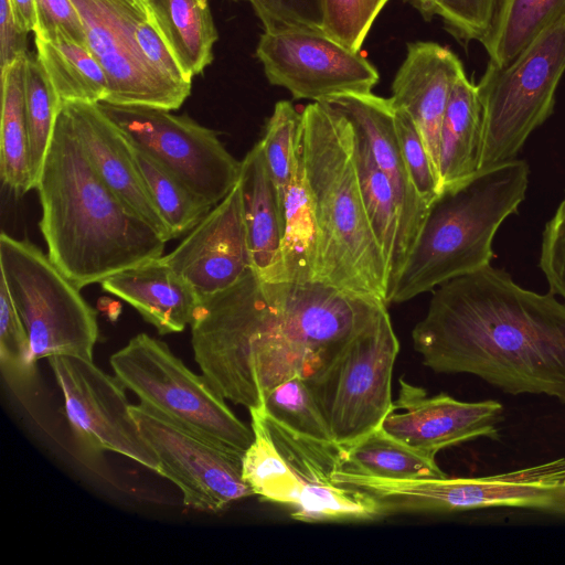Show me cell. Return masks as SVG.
Here are the masks:
<instances>
[{"label": "cell", "instance_id": "obj_3", "mask_svg": "<svg viewBox=\"0 0 565 565\" xmlns=\"http://www.w3.org/2000/svg\"><path fill=\"white\" fill-rule=\"evenodd\" d=\"M190 326L202 375L221 397L248 409L262 406L279 383L308 379L322 365L252 268L230 288L202 298Z\"/></svg>", "mask_w": 565, "mask_h": 565}, {"label": "cell", "instance_id": "obj_20", "mask_svg": "<svg viewBox=\"0 0 565 565\" xmlns=\"http://www.w3.org/2000/svg\"><path fill=\"white\" fill-rule=\"evenodd\" d=\"M462 71L460 60L448 47L418 41L407 45L392 84L390 102L414 120L438 178L441 124L452 85Z\"/></svg>", "mask_w": 565, "mask_h": 565}, {"label": "cell", "instance_id": "obj_34", "mask_svg": "<svg viewBox=\"0 0 565 565\" xmlns=\"http://www.w3.org/2000/svg\"><path fill=\"white\" fill-rule=\"evenodd\" d=\"M24 104L29 130V161L33 189L46 157L62 105L36 54L25 65Z\"/></svg>", "mask_w": 565, "mask_h": 565}, {"label": "cell", "instance_id": "obj_19", "mask_svg": "<svg viewBox=\"0 0 565 565\" xmlns=\"http://www.w3.org/2000/svg\"><path fill=\"white\" fill-rule=\"evenodd\" d=\"M62 108L102 181L135 215L170 241L168 227L145 186L131 143L122 131L98 103L64 102Z\"/></svg>", "mask_w": 565, "mask_h": 565}, {"label": "cell", "instance_id": "obj_41", "mask_svg": "<svg viewBox=\"0 0 565 565\" xmlns=\"http://www.w3.org/2000/svg\"><path fill=\"white\" fill-rule=\"evenodd\" d=\"M264 31L310 29L322 31V0H247Z\"/></svg>", "mask_w": 565, "mask_h": 565}, {"label": "cell", "instance_id": "obj_30", "mask_svg": "<svg viewBox=\"0 0 565 565\" xmlns=\"http://www.w3.org/2000/svg\"><path fill=\"white\" fill-rule=\"evenodd\" d=\"M352 125L353 156L360 191L371 227L386 260L390 292L399 234L397 202L392 184L377 166L363 131L353 122Z\"/></svg>", "mask_w": 565, "mask_h": 565}, {"label": "cell", "instance_id": "obj_12", "mask_svg": "<svg viewBox=\"0 0 565 565\" xmlns=\"http://www.w3.org/2000/svg\"><path fill=\"white\" fill-rule=\"evenodd\" d=\"M82 18L87 45L108 78L105 102L177 110L190 96L146 58L139 30L151 18L148 0H72Z\"/></svg>", "mask_w": 565, "mask_h": 565}, {"label": "cell", "instance_id": "obj_42", "mask_svg": "<svg viewBox=\"0 0 565 565\" xmlns=\"http://www.w3.org/2000/svg\"><path fill=\"white\" fill-rule=\"evenodd\" d=\"M539 266L550 294L565 300V195L543 231Z\"/></svg>", "mask_w": 565, "mask_h": 565}, {"label": "cell", "instance_id": "obj_9", "mask_svg": "<svg viewBox=\"0 0 565 565\" xmlns=\"http://www.w3.org/2000/svg\"><path fill=\"white\" fill-rule=\"evenodd\" d=\"M398 350L386 306L315 374L305 379L341 448L379 428L391 409Z\"/></svg>", "mask_w": 565, "mask_h": 565}, {"label": "cell", "instance_id": "obj_39", "mask_svg": "<svg viewBox=\"0 0 565 565\" xmlns=\"http://www.w3.org/2000/svg\"><path fill=\"white\" fill-rule=\"evenodd\" d=\"M500 3L501 0H427L428 20L437 15L458 40L482 43Z\"/></svg>", "mask_w": 565, "mask_h": 565}, {"label": "cell", "instance_id": "obj_45", "mask_svg": "<svg viewBox=\"0 0 565 565\" xmlns=\"http://www.w3.org/2000/svg\"><path fill=\"white\" fill-rule=\"evenodd\" d=\"M15 20L20 29L30 33L35 29V0H11Z\"/></svg>", "mask_w": 565, "mask_h": 565}, {"label": "cell", "instance_id": "obj_31", "mask_svg": "<svg viewBox=\"0 0 565 565\" xmlns=\"http://www.w3.org/2000/svg\"><path fill=\"white\" fill-rule=\"evenodd\" d=\"M254 438L242 458V476L254 495L291 509L303 481L279 451L258 408L248 409Z\"/></svg>", "mask_w": 565, "mask_h": 565}, {"label": "cell", "instance_id": "obj_43", "mask_svg": "<svg viewBox=\"0 0 565 565\" xmlns=\"http://www.w3.org/2000/svg\"><path fill=\"white\" fill-rule=\"evenodd\" d=\"M34 35L63 31L73 40L86 44V34L79 12L72 0H35Z\"/></svg>", "mask_w": 565, "mask_h": 565}, {"label": "cell", "instance_id": "obj_40", "mask_svg": "<svg viewBox=\"0 0 565 565\" xmlns=\"http://www.w3.org/2000/svg\"><path fill=\"white\" fill-rule=\"evenodd\" d=\"M393 109L403 159L418 195L430 207L440 195L438 174L412 117L402 108Z\"/></svg>", "mask_w": 565, "mask_h": 565}, {"label": "cell", "instance_id": "obj_7", "mask_svg": "<svg viewBox=\"0 0 565 565\" xmlns=\"http://www.w3.org/2000/svg\"><path fill=\"white\" fill-rule=\"evenodd\" d=\"M0 273L35 362L54 355L93 361L99 334L97 312L47 254L3 232Z\"/></svg>", "mask_w": 565, "mask_h": 565}, {"label": "cell", "instance_id": "obj_32", "mask_svg": "<svg viewBox=\"0 0 565 565\" xmlns=\"http://www.w3.org/2000/svg\"><path fill=\"white\" fill-rule=\"evenodd\" d=\"M131 147L145 186L168 227L170 239L191 232L212 207L152 157L132 143Z\"/></svg>", "mask_w": 565, "mask_h": 565}, {"label": "cell", "instance_id": "obj_6", "mask_svg": "<svg viewBox=\"0 0 565 565\" xmlns=\"http://www.w3.org/2000/svg\"><path fill=\"white\" fill-rule=\"evenodd\" d=\"M337 481L371 495L382 518L488 508L565 515V458L486 477L391 480L340 471Z\"/></svg>", "mask_w": 565, "mask_h": 565}, {"label": "cell", "instance_id": "obj_22", "mask_svg": "<svg viewBox=\"0 0 565 565\" xmlns=\"http://www.w3.org/2000/svg\"><path fill=\"white\" fill-rule=\"evenodd\" d=\"M241 163L238 184L250 268L263 281H284L280 207L259 142Z\"/></svg>", "mask_w": 565, "mask_h": 565}, {"label": "cell", "instance_id": "obj_21", "mask_svg": "<svg viewBox=\"0 0 565 565\" xmlns=\"http://www.w3.org/2000/svg\"><path fill=\"white\" fill-rule=\"evenodd\" d=\"M100 286L134 307L161 335L183 331L201 301L194 288L162 256L118 271Z\"/></svg>", "mask_w": 565, "mask_h": 565}, {"label": "cell", "instance_id": "obj_5", "mask_svg": "<svg viewBox=\"0 0 565 565\" xmlns=\"http://www.w3.org/2000/svg\"><path fill=\"white\" fill-rule=\"evenodd\" d=\"M529 177L526 161L515 158L480 169L444 190L429 209L387 305L490 265L494 235L524 201Z\"/></svg>", "mask_w": 565, "mask_h": 565}, {"label": "cell", "instance_id": "obj_15", "mask_svg": "<svg viewBox=\"0 0 565 565\" xmlns=\"http://www.w3.org/2000/svg\"><path fill=\"white\" fill-rule=\"evenodd\" d=\"M49 364L79 445L90 452L120 454L157 472L158 459L130 412L124 383L85 359L54 355Z\"/></svg>", "mask_w": 565, "mask_h": 565}, {"label": "cell", "instance_id": "obj_4", "mask_svg": "<svg viewBox=\"0 0 565 565\" xmlns=\"http://www.w3.org/2000/svg\"><path fill=\"white\" fill-rule=\"evenodd\" d=\"M354 128L338 109L313 102L297 138L317 223L312 281L387 303L388 271L362 200L353 156Z\"/></svg>", "mask_w": 565, "mask_h": 565}, {"label": "cell", "instance_id": "obj_8", "mask_svg": "<svg viewBox=\"0 0 565 565\" xmlns=\"http://www.w3.org/2000/svg\"><path fill=\"white\" fill-rule=\"evenodd\" d=\"M565 73V20L544 30L508 66L488 63L477 84L482 107L479 170L516 158L553 113Z\"/></svg>", "mask_w": 565, "mask_h": 565}, {"label": "cell", "instance_id": "obj_16", "mask_svg": "<svg viewBox=\"0 0 565 565\" xmlns=\"http://www.w3.org/2000/svg\"><path fill=\"white\" fill-rule=\"evenodd\" d=\"M398 395L381 428L416 451L436 458L444 448L480 437L499 440L503 406L497 401L461 402L447 394L428 396L399 379Z\"/></svg>", "mask_w": 565, "mask_h": 565}, {"label": "cell", "instance_id": "obj_2", "mask_svg": "<svg viewBox=\"0 0 565 565\" xmlns=\"http://www.w3.org/2000/svg\"><path fill=\"white\" fill-rule=\"evenodd\" d=\"M34 189L47 255L78 288L163 255L167 241L97 175L62 105Z\"/></svg>", "mask_w": 565, "mask_h": 565}, {"label": "cell", "instance_id": "obj_37", "mask_svg": "<svg viewBox=\"0 0 565 565\" xmlns=\"http://www.w3.org/2000/svg\"><path fill=\"white\" fill-rule=\"evenodd\" d=\"M301 113L288 100L275 104L263 138L258 141L271 177L279 207L290 182Z\"/></svg>", "mask_w": 565, "mask_h": 565}, {"label": "cell", "instance_id": "obj_44", "mask_svg": "<svg viewBox=\"0 0 565 565\" xmlns=\"http://www.w3.org/2000/svg\"><path fill=\"white\" fill-rule=\"evenodd\" d=\"M28 53V33L17 23L11 0H0V71Z\"/></svg>", "mask_w": 565, "mask_h": 565}, {"label": "cell", "instance_id": "obj_27", "mask_svg": "<svg viewBox=\"0 0 565 565\" xmlns=\"http://www.w3.org/2000/svg\"><path fill=\"white\" fill-rule=\"evenodd\" d=\"M28 54L15 58L0 71V175L2 183L15 195H22L33 189L29 161V130L24 104V79Z\"/></svg>", "mask_w": 565, "mask_h": 565}, {"label": "cell", "instance_id": "obj_28", "mask_svg": "<svg viewBox=\"0 0 565 565\" xmlns=\"http://www.w3.org/2000/svg\"><path fill=\"white\" fill-rule=\"evenodd\" d=\"M340 456L339 469L375 478L414 480L447 476L435 458L416 451L381 427L341 448Z\"/></svg>", "mask_w": 565, "mask_h": 565}, {"label": "cell", "instance_id": "obj_36", "mask_svg": "<svg viewBox=\"0 0 565 565\" xmlns=\"http://www.w3.org/2000/svg\"><path fill=\"white\" fill-rule=\"evenodd\" d=\"M35 363L24 324L0 279V364L3 377L17 394L34 384Z\"/></svg>", "mask_w": 565, "mask_h": 565}, {"label": "cell", "instance_id": "obj_35", "mask_svg": "<svg viewBox=\"0 0 565 565\" xmlns=\"http://www.w3.org/2000/svg\"><path fill=\"white\" fill-rule=\"evenodd\" d=\"M291 518L301 522L374 521L382 519L367 493L332 481L303 482Z\"/></svg>", "mask_w": 565, "mask_h": 565}, {"label": "cell", "instance_id": "obj_1", "mask_svg": "<svg viewBox=\"0 0 565 565\" xmlns=\"http://www.w3.org/2000/svg\"><path fill=\"white\" fill-rule=\"evenodd\" d=\"M425 366L469 373L502 391L565 405V303L488 265L434 291L412 332Z\"/></svg>", "mask_w": 565, "mask_h": 565}, {"label": "cell", "instance_id": "obj_24", "mask_svg": "<svg viewBox=\"0 0 565 565\" xmlns=\"http://www.w3.org/2000/svg\"><path fill=\"white\" fill-rule=\"evenodd\" d=\"M156 26L185 77L200 75L213 61L218 33L209 0H148Z\"/></svg>", "mask_w": 565, "mask_h": 565}, {"label": "cell", "instance_id": "obj_10", "mask_svg": "<svg viewBox=\"0 0 565 565\" xmlns=\"http://www.w3.org/2000/svg\"><path fill=\"white\" fill-rule=\"evenodd\" d=\"M115 375L141 403L212 443L244 455L246 426L204 375L192 372L162 341L139 333L109 359Z\"/></svg>", "mask_w": 565, "mask_h": 565}, {"label": "cell", "instance_id": "obj_47", "mask_svg": "<svg viewBox=\"0 0 565 565\" xmlns=\"http://www.w3.org/2000/svg\"><path fill=\"white\" fill-rule=\"evenodd\" d=\"M233 1H239V0H233Z\"/></svg>", "mask_w": 565, "mask_h": 565}, {"label": "cell", "instance_id": "obj_33", "mask_svg": "<svg viewBox=\"0 0 565 565\" xmlns=\"http://www.w3.org/2000/svg\"><path fill=\"white\" fill-rule=\"evenodd\" d=\"M263 416L303 439L338 446L303 377L295 376L271 388L257 407Z\"/></svg>", "mask_w": 565, "mask_h": 565}, {"label": "cell", "instance_id": "obj_17", "mask_svg": "<svg viewBox=\"0 0 565 565\" xmlns=\"http://www.w3.org/2000/svg\"><path fill=\"white\" fill-rule=\"evenodd\" d=\"M162 259L201 299L230 288L250 269L238 182Z\"/></svg>", "mask_w": 565, "mask_h": 565}, {"label": "cell", "instance_id": "obj_26", "mask_svg": "<svg viewBox=\"0 0 565 565\" xmlns=\"http://www.w3.org/2000/svg\"><path fill=\"white\" fill-rule=\"evenodd\" d=\"M280 216L284 281H312L317 223L297 141L292 174L281 202Z\"/></svg>", "mask_w": 565, "mask_h": 565}, {"label": "cell", "instance_id": "obj_23", "mask_svg": "<svg viewBox=\"0 0 565 565\" xmlns=\"http://www.w3.org/2000/svg\"><path fill=\"white\" fill-rule=\"evenodd\" d=\"M481 139L482 107L478 86L462 71L452 85L440 129V193L479 170Z\"/></svg>", "mask_w": 565, "mask_h": 565}, {"label": "cell", "instance_id": "obj_18", "mask_svg": "<svg viewBox=\"0 0 565 565\" xmlns=\"http://www.w3.org/2000/svg\"><path fill=\"white\" fill-rule=\"evenodd\" d=\"M322 103L341 111L363 131L377 166L392 184L398 207L399 234L391 291L430 207L418 195L403 159L390 98L371 92L338 95Z\"/></svg>", "mask_w": 565, "mask_h": 565}, {"label": "cell", "instance_id": "obj_38", "mask_svg": "<svg viewBox=\"0 0 565 565\" xmlns=\"http://www.w3.org/2000/svg\"><path fill=\"white\" fill-rule=\"evenodd\" d=\"M388 0H322V31L360 52L369 31Z\"/></svg>", "mask_w": 565, "mask_h": 565}, {"label": "cell", "instance_id": "obj_29", "mask_svg": "<svg viewBox=\"0 0 565 565\" xmlns=\"http://www.w3.org/2000/svg\"><path fill=\"white\" fill-rule=\"evenodd\" d=\"M565 20V0H501L492 28L481 43L489 64L508 66L539 34Z\"/></svg>", "mask_w": 565, "mask_h": 565}, {"label": "cell", "instance_id": "obj_11", "mask_svg": "<svg viewBox=\"0 0 565 565\" xmlns=\"http://www.w3.org/2000/svg\"><path fill=\"white\" fill-rule=\"evenodd\" d=\"M126 138L186 184L211 207L236 185L242 163L217 132L188 115L149 106L98 103Z\"/></svg>", "mask_w": 565, "mask_h": 565}, {"label": "cell", "instance_id": "obj_14", "mask_svg": "<svg viewBox=\"0 0 565 565\" xmlns=\"http://www.w3.org/2000/svg\"><path fill=\"white\" fill-rule=\"evenodd\" d=\"M256 56L271 85L295 99L317 103L343 94H366L379 82L376 68L323 31L287 29L264 31Z\"/></svg>", "mask_w": 565, "mask_h": 565}, {"label": "cell", "instance_id": "obj_46", "mask_svg": "<svg viewBox=\"0 0 565 565\" xmlns=\"http://www.w3.org/2000/svg\"><path fill=\"white\" fill-rule=\"evenodd\" d=\"M411 3L415 9H417L420 14L428 20V4L427 0H404Z\"/></svg>", "mask_w": 565, "mask_h": 565}, {"label": "cell", "instance_id": "obj_13", "mask_svg": "<svg viewBox=\"0 0 565 565\" xmlns=\"http://www.w3.org/2000/svg\"><path fill=\"white\" fill-rule=\"evenodd\" d=\"M139 430L158 459L157 473L195 510L220 512L254 495L242 476V455L227 450L140 403L130 405Z\"/></svg>", "mask_w": 565, "mask_h": 565}, {"label": "cell", "instance_id": "obj_25", "mask_svg": "<svg viewBox=\"0 0 565 565\" xmlns=\"http://www.w3.org/2000/svg\"><path fill=\"white\" fill-rule=\"evenodd\" d=\"M34 44L35 54L62 103L106 100L108 78L88 45L60 30L34 35Z\"/></svg>", "mask_w": 565, "mask_h": 565}]
</instances>
